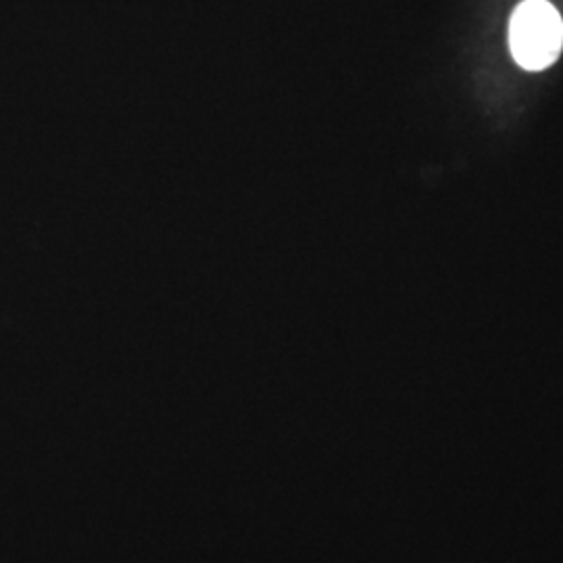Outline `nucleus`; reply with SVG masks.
I'll list each match as a JSON object with an SVG mask.
<instances>
[{"mask_svg": "<svg viewBox=\"0 0 563 563\" xmlns=\"http://www.w3.org/2000/svg\"><path fill=\"white\" fill-rule=\"evenodd\" d=\"M509 46L523 69L541 71L553 65L563 48V21L547 0L522 2L509 25Z\"/></svg>", "mask_w": 563, "mask_h": 563, "instance_id": "nucleus-1", "label": "nucleus"}]
</instances>
